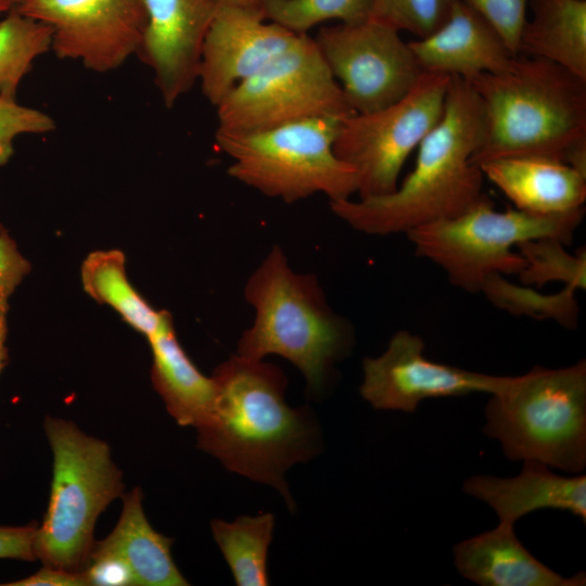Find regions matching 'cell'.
<instances>
[{"label":"cell","instance_id":"obj_1","mask_svg":"<svg viewBox=\"0 0 586 586\" xmlns=\"http://www.w3.org/2000/svg\"><path fill=\"white\" fill-rule=\"evenodd\" d=\"M212 378L216 397L195 428L198 447L227 470L275 487L293 511L284 474L319 451V426L310 409L286 404L285 374L263 360L232 355Z\"/></svg>","mask_w":586,"mask_h":586},{"label":"cell","instance_id":"obj_2","mask_svg":"<svg viewBox=\"0 0 586 586\" xmlns=\"http://www.w3.org/2000/svg\"><path fill=\"white\" fill-rule=\"evenodd\" d=\"M481 100L467 80L450 76L440 123L418 146L413 169L397 188L379 196L330 201L333 214L371 235L408 233L461 215L486 194L472 162L484 137Z\"/></svg>","mask_w":586,"mask_h":586},{"label":"cell","instance_id":"obj_3","mask_svg":"<svg viewBox=\"0 0 586 586\" xmlns=\"http://www.w3.org/2000/svg\"><path fill=\"white\" fill-rule=\"evenodd\" d=\"M468 82L484 111V137L472 155L477 166L510 156L564 163L586 139V80L553 62L515 55L505 71Z\"/></svg>","mask_w":586,"mask_h":586},{"label":"cell","instance_id":"obj_4","mask_svg":"<svg viewBox=\"0 0 586 586\" xmlns=\"http://www.w3.org/2000/svg\"><path fill=\"white\" fill-rule=\"evenodd\" d=\"M244 297L255 316L237 355L253 360L281 356L303 373L309 394L321 393L335 362L349 354L354 331L331 308L318 278L295 271L273 245L247 278Z\"/></svg>","mask_w":586,"mask_h":586},{"label":"cell","instance_id":"obj_5","mask_svg":"<svg viewBox=\"0 0 586 586\" xmlns=\"http://www.w3.org/2000/svg\"><path fill=\"white\" fill-rule=\"evenodd\" d=\"M485 407L484 433L512 461L571 473L586 467V362L507 377Z\"/></svg>","mask_w":586,"mask_h":586},{"label":"cell","instance_id":"obj_6","mask_svg":"<svg viewBox=\"0 0 586 586\" xmlns=\"http://www.w3.org/2000/svg\"><path fill=\"white\" fill-rule=\"evenodd\" d=\"M53 454L51 494L35 551L44 566L81 573L94 545L98 517L124 489L110 446L71 421L47 417Z\"/></svg>","mask_w":586,"mask_h":586},{"label":"cell","instance_id":"obj_7","mask_svg":"<svg viewBox=\"0 0 586 586\" xmlns=\"http://www.w3.org/2000/svg\"><path fill=\"white\" fill-rule=\"evenodd\" d=\"M584 215L585 206L548 215L501 212L485 195L461 215L417 228L407 238L416 255L442 268L451 284L479 293L492 275L521 272L524 259L513 250L519 243L552 238L570 245Z\"/></svg>","mask_w":586,"mask_h":586},{"label":"cell","instance_id":"obj_8","mask_svg":"<svg viewBox=\"0 0 586 586\" xmlns=\"http://www.w3.org/2000/svg\"><path fill=\"white\" fill-rule=\"evenodd\" d=\"M342 120L316 117L252 132L216 131L215 139L233 161L228 174L268 198L294 203L322 193L345 200L357 193L358 176L333 150Z\"/></svg>","mask_w":586,"mask_h":586},{"label":"cell","instance_id":"obj_9","mask_svg":"<svg viewBox=\"0 0 586 586\" xmlns=\"http://www.w3.org/2000/svg\"><path fill=\"white\" fill-rule=\"evenodd\" d=\"M216 109V131L224 132H252L308 118L344 119L355 114L307 34L238 84Z\"/></svg>","mask_w":586,"mask_h":586},{"label":"cell","instance_id":"obj_10","mask_svg":"<svg viewBox=\"0 0 586 586\" xmlns=\"http://www.w3.org/2000/svg\"><path fill=\"white\" fill-rule=\"evenodd\" d=\"M450 76L423 73L397 102L341 122L334 153L358 176L359 198L393 192L409 154L440 123Z\"/></svg>","mask_w":586,"mask_h":586},{"label":"cell","instance_id":"obj_11","mask_svg":"<svg viewBox=\"0 0 586 586\" xmlns=\"http://www.w3.org/2000/svg\"><path fill=\"white\" fill-rule=\"evenodd\" d=\"M314 41L355 113L397 102L424 73L399 31L374 18L324 27Z\"/></svg>","mask_w":586,"mask_h":586},{"label":"cell","instance_id":"obj_12","mask_svg":"<svg viewBox=\"0 0 586 586\" xmlns=\"http://www.w3.org/2000/svg\"><path fill=\"white\" fill-rule=\"evenodd\" d=\"M13 10L52 29L51 50L87 69L107 73L140 48L145 15L140 0H15Z\"/></svg>","mask_w":586,"mask_h":586},{"label":"cell","instance_id":"obj_13","mask_svg":"<svg viewBox=\"0 0 586 586\" xmlns=\"http://www.w3.org/2000/svg\"><path fill=\"white\" fill-rule=\"evenodd\" d=\"M359 392L373 408L413 412L428 398L496 393L507 377L464 370L430 360L424 342L409 331H397L378 357L362 360Z\"/></svg>","mask_w":586,"mask_h":586},{"label":"cell","instance_id":"obj_14","mask_svg":"<svg viewBox=\"0 0 586 586\" xmlns=\"http://www.w3.org/2000/svg\"><path fill=\"white\" fill-rule=\"evenodd\" d=\"M265 21L260 9L216 7L203 41L198 79L213 105L297 40L300 35Z\"/></svg>","mask_w":586,"mask_h":586},{"label":"cell","instance_id":"obj_15","mask_svg":"<svg viewBox=\"0 0 586 586\" xmlns=\"http://www.w3.org/2000/svg\"><path fill=\"white\" fill-rule=\"evenodd\" d=\"M145 26L137 55L151 68L167 109L199 79L203 41L216 11L213 0H140Z\"/></svg>","mask_w":586,"mask_h":586},{"label":"cell","instance_id":"obj_16","mask_svg":"<svg viewBox=\"0 0 586 586\" xmlns=\"http://www.w3.org/2000/svg\"><path fill=\"white\" fill-rule=\"evenodd\" d=\"M424 73L467 81L505 71L515 56L497 29L466 0H458L433 34L408 41Z\"/></svg>","mask_w":586,"mask_h":586},{"label":"cell","instance_id":"obj_17","mask_svg":"<svg viewBox=\"0 0 586 586\" xmlns=\"http://www.w3.org/2000/svg\"><path fill=\"white\" fill-rule=\"evenodd\" d=\"M523 462L522 471L513 477L475 475L464 481L462 489L489 505L499 522L514 524L539 509L569 511L586 522L585 475L561 476L542 462Z\"/></svg>","mask_w":586,"mask_h":586},{"label":"cell","instance_id":"obj_18","mask_svg":"<svg viewBox=\"0 0 586 586\" xmlns=\"http://www.w3.org/2000/svg\"><path fill=\"white\" fill-rule=\"evenodd\" d=\"M512 523L464 539L454 547V563L481 586H582L586 574L564 577L537 560L519 540Z\"/></svg>","mask_w":586,"mask_h":586},{"label":"cell","instance_id":"obj_19","mask_svg":"<svg viewBox=\"0 0 586 586\" xmlns=\"http://www.w3.org/2000/svg\"><path fill=\"white\" fill-rule=\"evenodd\" d=\"M517 209L534 214H559L584 207L586 176L553 158L510 156L479 165Z\"/></svg>","mask_w":586,"mask_h":586},{"label":"cell","instance_id":"obj_20","mask_svg":"<svg viewBox=\"0 0 586 586\" xmlns=\"http://www.w3.org/2000/svg\"><path fill=\"white\" fill-rule=\"evenodd\" d=\"M146 339L152 352V384L168 413L181 426H199L215 402L214 379L205 377L186 354L167 310L157 329Z\"/></svg>","mask_w":586,"mask_h":586},{"label":"cell","instance_id":"obj_21","mask_svg":"<svg viewBox=\"0 0 586 586\" xmlns=\"http://www.w3.org/2000/svg\"><path fill=\"white\" fill-rule=\"evenodd\" d=\"M142 497L140 487L123 495V510L116 526L106 538L94 542L91 552L123 559L131 569L136 585H189L173 560V539L150 525L143 511Z\"/></svg>","mask_w":586,"mask_h":586},{"label":"cell","instance_id":"obj_22","mask_svg":"<svg viewBox=\"0 0 586 586\" xmlns=\"http://www.w3.org/2000/svg\"><path fill=\"white\" fill-rule=\"evenodd\" d=\"M519 54L553 62L586 80V0H530Z\"/></svg>","mask_w":586,"mask_h":586},{"label":"cell","instance_id":"obj_23","mask_svg":"<svg viewBox=\"0 0 586 586\" xmlns=\"http://www.w3.org/2000/svg\"><path fill=\"white\" fill-rule=\"evenodd\" d=\"M80 275L85 292L109 305L133 330L149 337L157 329L165 310L155 309L130 283L120 250L89 253Z\"/></svg>","mask_w":586,"mask_h":586},{"label":"cell","instance_id":"obj_24","mask_svg":"<svg viewBox=\"0 0 586 586\" xmlns=\"http://www.w3.org/2000/svg\"><path fill=\"white\" fill-rule=\"evenodd\" d=\"M212 533L238 586L269 585L267 558L275 527L269 512L227 522L215 519Z\"/></svg>","mask_w":586,"mask_h":586},{"label":"cell","instance_id":"obj_25","mask_svg":"<svg viewBox=\"0 0 586 586\" xmlns=\"http://www.w3.org/2000/svg\"><path fill=\"white\" fill-rule=\"evenodd\" d=\"M52 29L11 9L0 21V97L15 100L34 61L51 50Z\"/></svg>","mask_w":586,"mask_h":586},{"label":"cell","instance_id":"obj_26","mask_svg":"<svg viewBox=\"0 0 586 586\" xmlns=\"http://www.w3.org/2000/svg\"><path fill=\"white\" fill-rule=\"evenodd\" d=\"M481 292L497 307L514 315L531 316L536 319H552L566 328H574L578 306L576 289L564 286L555 294H542L528 285H517L504 275L489 276Z\"/></svg>","mask_w":586,"mask_h":586},{"label":"cell","instance_id":"obj_27","mask_svg":"<svg viewBox=\"0 0 586 586\" xmlns=\"http://www.w3.org/2000/svg\"><path fill=\"white\" fill-rule=\"evenodd\" d=\"M565 244L552 238L524 241L517 245L524 259L518 275L522 284L543 286L546 282L560 281L564 286L584 290L586 286V252L576 255L565 250Z\"/></svg>","mask_w":586,"mask_h":586},{"label":"cell","instance_id":"obj_28","mask_svg":"<svg viewBox=\"0 0 586 586\" xmlns=\"http://www.w3.org/2000/svg\"><path fill=\"white\" fill-rule=\"evenodd\" d=\"M374 0H264L265 18L302 35L328 20L359 24L372 18Z\"/></svg>","mask_w":586,"mask_h":586},{"label":"cell","instance_id":"obj_29","mask_svg":"<svg viewBox=\"0 0 586 586\" xmlns=\"http://www.w3.org/2000/svg\"><path fill=\"white\" fill-rule=\"evenodd\" d=\"M458 0H374L372 18L424 38L449 17Z\"/></svg>","mask_w":586,"mask_h":586},{"label":"cell","instance_id":"obj_30","mask_svg":"<svg viewBox=\"0 0 586 586\" xmlns=\"http://www.w3.org/2000/svg\"><path fill=\"white\" fill-rule=\"evenodd\" d=\"M55 127V122L47 113L0 97V166L5 165L14 154L16 137L47 133Z\"/></svg>","mask_w":586,"mask_h":586},{"label":"cell","instance_id":"obj_31","mask_svg":"<svg viewBox=\"0 0 586 586\" xmlns=\"http://www.w3.org/2000/svg\"><path fill=\"white\" fill-rule=\"evenodd\" d=\"M500 34L510 51L519 54L520 36L530 0H466Z\"/></svg>","mask_w":586,"mask_h":586},{"label":"cell","instance_id":"obj_32","mask_svg":"<svg viewBox=\"0 0 586 586\" xmlns=\"http://www.w3.org/2000/svg\"><path fill=\"white\" fill-rule=\"evenodd\" d=\"M31 269L16 243L0 225V305L9 306V298Z\"/></svg>","mask_w":586,"mask_h":586},{"label":"cell","instance_id":"obj_33","mask_svg":"<svg viewBox=\"0 0 586 586\" xmlns=\"http://www.w3.org/2000/svg\"><path fill=\"white\" fill-rule=\"evenodd\" d=\"M84 573L88 585L128 586L136 585V579L129 565L120 558L91 552Z\"/></svg>","mask_w":586,"mask_h":586},{"label":"cell","instance_id":"obj_34","mask_svg":"<svg viewBox=\"0 0 586 586\" xmlns=\"http://www.w3.org/2000/svg\"><path fill=\"white\" fill-rule=\"evenodd\" d=\"M38 523L24 526H0V559L35 561V539Z\"/></svg>","mask_w":586,"mask_h":586},{"label":"cell","instance_id":"obj_35","mask_svg":"<svg viewBox=\"0 0 586 586\" xmlns=\"http://www.w3.org/2000/svg\"><path fill=\"white\" fill-rule=\"evenodd\" d=\"M5 586H86L88 582L84 573H72L60 569L44 566L25 578L2 584Z\"/></svg>","mask_w":586,"mask_h":586},{"label":"cell","instance_id":"obj_36","mask_svg":"<svg viewBox=\"0 0 586 586\" xmlns=\"http://www.w3.org/2000/svg\"><path fill=\"white\" fill-rule=\"evenodd\" d=\"M8 310L9 306L0 305V373L8 364V348L5 345L8 335Z\"/></svg>","mask_w":586,"mask_h":586},{"label":"cell","instance_id":"obj_37","mask_svg":"<svg viewBox=\"0 0 586 586\" xmlns=\"http://www.w3.org/2000/svg\"><path fill=\"white\" fill-rule=\"evenodd\" d=\"M216 5H237L263 10L264 0H213Z\"/></svg>","mask_w":586,"mask_h":586},{"label":"cell","instance_id":"obj_38","mask_svg":"<svg viewBox=\"0 0 586 586\" xmlns=\"http://www.w3.org/2000/svg\"><path fill=\"white\" fill-rule=\"evenodd\" d=\"M14 2L15 0H0V15L9 12L12 9Z\"/></svg>","mask_w":586,"mask_h":586}]
</instances>
